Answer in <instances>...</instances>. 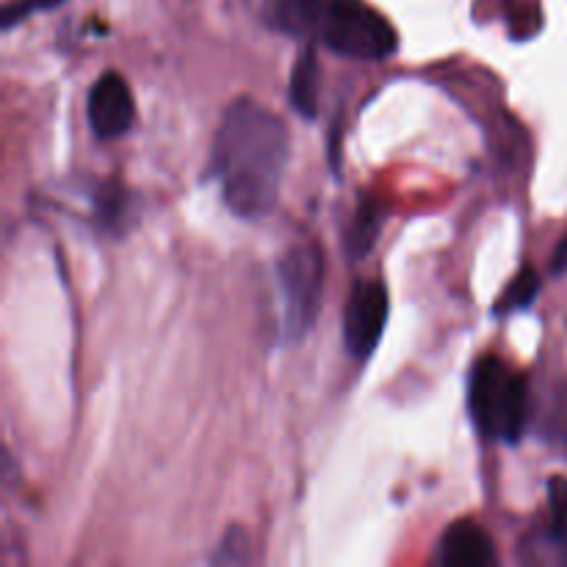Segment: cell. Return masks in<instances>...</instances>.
I'll list each match as a JSON object with an SVG mask.
<instances>
[{
    "label": "cell",
    "instance_id": "obj_12",
    "mask_svg": "<svg viewBox=\"0 0 567 567\" xmlns=\"http://www.w3.org/2000/svg\"><path fill=\"white\" fill-rule=\"evenodd\" d=\"M537 293H540V277H537V271L532 269V266H524V269L515 275V280L507 286V291L498 297L493 313L509 316V313H518V310L532 308Z\"/></svg>",
    "mask_w": 567,
    "mask_h": 567
},
{
    "label": "cell",
    "instance_id": "obj_3",
    "mask_svg": "<svg viewBox=\"0 0 567 567\" xmlns=\"http://www.w3.org/2000/svg\"><path fill=\"white\" fill-rule=\"evenodd\" d=\"M277 288L282 302V341L299 343L310 336L324 293V252L316 241L293 244L277 260Z\"/></svg>",
    "mask_w": 567,
    "mask_h": 567
},
{
    "label": "cell",
    "instance_id": "obj_8",
    "mask_svg": "<svg viewBox=\"0 0 567 567\" xmlns=\"http://www.w3.org/2000/svg\"><path fill=\"white\" fill-rule=\"evenodd\" d=\"M382 225H385V208L377 199L365 197L352 216V225L343 236V249L349 260H363L380 241Z\"/></svg>",
    "mask_w": 567,
    "mask_h": 567
},
{
    "label": "cell",
    "instance_id": "obj_13",
    "mask_svg": "<svg viewBox=\"0 0 567 567\" xmlns=\"http://www.w3.org/2000/svg\"><path fill=\"white\" fill-rule=\"evenodd\" d=\"M94 210H97V219L103 221L109 230L120 225V219H125L127 216L125 188H120L116 183H105V186L97 188V194H94Z\"/></svg>",
    "mask_w": 567,
    "mask_h": 567
},
{
    "label": "cell",
    "instance_id": "obj_10",
    "mask_svg": "<svg viewBox=\"0 0 567 567\" xmlns=\"http://www.w3.org/2000/svg\"><path fill=\"white\" fill-rule=\"evenodd\" d=\"M546 548H551L559 559L567 563V482L563 476H554L548 482Z\"/></svg>",
    "mask_w": 567,
    "mask_h": 567
},
{
    "label": "cell",
    "instance_id": "obj_14",
    "mask_svg": "<svg viewBox=\"0 0 567 567\" xmlns=\"http://www.w3.org/2000/svg\"><path fill=\"white\" fill-rule=\"evenodd\" d=\"M247 559H249L247 532H241V529H236V526H233V529L227 532L225 537H221L219 551L210 557V563H214V565H244Z\"/></svg>",
    "mask_w": 567,
    "mask_h": 567
},
{
    "label": "cell",
    "instance_id": "obj_15",
    "mask_svg": "<svg viewBox=\"0 0 567 567\" xmlns=\"http://www.w3.org/2000/svg\"><path fill=\"white\" fill-rule=\"evenodd\" d=\"M61 3H66V0H11L3 9V31H11L14 25H20L33 11H53Z\"/></svg>",
    "mask_w": 567,
    "mask_h": 567
},
{
    "label": "cell",
    "instance_id": "obj_11",
    "mask_svg": "<svg viewBox=\"0 0 567 567\" xmlns=\"http://www.w3.org/2000/svg\"><path fill=\"white\" fill-rule=\"evenodd\" d=\"M324 3L327 0H277L275 11H271V22L280 31L305 33L319 25Z\"/></svg>",
    "mask_w": 567,
    "mask_h": 567
},
{
    "label": "cell",
    "instance_id": "obj_6",
    "mask_svg": "<svg viewBox=\"0 0 567 567\" xmlns=\"http://www.w3.org/2000/svg\"><path fill=\"white\" fill-rule=\"evenodd\" d=\"M86 120L94 136L105 142L131 131L136 120V105H133L131 86L120 72H103L92 83L86 97Z\"/></svg>",
    "mask_w": 567,
    "mask_h": 567
},
{
    "label": "cell",
    "instance_id": "obj_16",
    "mask_svg": "<svg viewBox=\"0 0 567 567\" xmlns=\"http://www.w3.org/2000/svg\"><path fill=\"white\" fill-rule=\"evenodd\" d=\"M567 266V238L563 244L557 247V252H554V260H551V269L554 271H563Z\"/></svg>",
    "mask_w": 567,
    "mask_h": 567
},
{
    "label": "cell",
    "instance_id": "obj_5",
    "mask_svg": "<svg viewBox=\"0 0 567 567\" xmlns=\"http://www.w3.org/2000/svg\"><path fill=\"white\" fill-rule=\"evenodd\" d=\"M391 297L385 282L360 280L349 291L343 308V347L354 360H369L385 336Z\"/></svg>",
    "mask_w": 567,
    "mask_h": 567
},
{
    "label": "cell",
    "instance_id": "obj_1",
    "mask_svg": "<svg viewBox=\"0 0 567 567\" xmlns=\"http://www.w3.org/2000/svg\"><path fill=\"white\" fill-rule=\"evenodd\" d=\"M288 125L252 97H238L221 116L210 147V175L238 219H266L280 203L288 166Z\"/></svg>",
    "mask_w": 567,
    "mask_h": 567
},
{
    "label": "cell",
    "instance_id": "obj_4",
    "mask_svg": "<svg viewBox=\"0 0 567 567\" xmlns=\"http://www.w3.org/2000/svg\"><path fill=\"white\" fill-rule=\"evenodd\" d=\"M319 33L324 48L343 59L385 61L399 48L391 22L363 0H327Z\"/></svg>",
    "mask_w": 567,
    "mask_h": 567
},
{
    "label": "cell",
    "instance_id": "obj_9",
    "mask_svg": "<svg viewBox=\"0 0 567 567\" xmlns=\"http://www.w3.org/2000/svg\"><path fill=\"white\" fill-rule=\"evenodd\" d=\"M319 59H316L313 48H310L299 55L291 70V81H288V100H291L297 114L305 116V120H313L319 114Z\"/></svg>",
    "mask_w": 567,
    "mask_h": 567
},
{
    "label": "cell",
    "instance_id": "obj_2",
    "mask_svg": "<svg viewBox=\"0 0 567 567\" xmlns=\"http://www.w3.org/2000/svg\"><path fill=\"white\" fill-rule=\"evenodd\" d=\"M468 413L482 437L518 443L529 421L526 377L496 354L480 358L468 377Z\"/></svg>",
    "mask_w": 567,
    "mask_h": 567
},
{
    "label": "cell",
    "instance_id": "obj_7",
    "mask_svg": "<svg viewBox=\"0 0 567 567\" xmlns=\"http://www.w3.org/2000/svg\"><path fill=\"white\" fill-rule=\"evenodd\" d=\"M435 563L443 567H487L496 565V546L491 535L474 520H457L443 532Z\"/></svg>",
    "mask_w": 567,
    "mask_h": 567
}]
</instances>
